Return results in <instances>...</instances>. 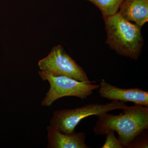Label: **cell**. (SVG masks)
I'll use <instances>...</instances> for the list:
<instances>
[{"instance_id":"6da1fadb","label":"cell","mask_w":148,"mask_h":148,"mask_svg":"<svg viewBox=\"0 0 148 148\" xmlns=\"http://www.w3.org/2000/svg\"><path fill=\"white\" fill-rule=\"evenodd\" d=\"M119 115L105 113L99 115L93 128L96 135H105L108 131L116 132L122 145L129 147L138 135L148 128V107L134 105L122 109Z\"/></svg>"},{"instance_id":"7a4b0ae2","label":"cell","mask_w":148,"mask_h":148,"mask_svg":"<svg viewBox=\"0 0 148 148\" xmlns=\"http://www.w3.org/2000/svg\"><path fill=\"white\" fill-rule=\"evenodd\" d=\"M104 20L106 44L117 54L137 61L144 45L141 27L132 24L119 12Z\"/></svg>"},{"instance_id":"3957f363","label":"cell","mask_w":148,"mask_h":148,"mask_svg":"<svg viewBox=\"0 0 148 148\" xmlns=\"http://www.w3.org/2000/svg\"><path fill=\"white\" fill-rule=\"evenodd\" d=\"M127 106L122 101H112L105 104L93 103L73 109H63L53 112L50 126L64 134L75 133L77 125L84 119L91 116H98L111 111L125 108Z\"/></svg>"},{"instance_id":"277c9868","label":"cell","mask_w":148,"mask_h":148,"mask_svg":"<svg viewBox=\"0 0 148 148\" xmlns=\"http://www.w3.org/2000/svg\"><path fill=\"white\" fill-rule=\"evenodd\" d=\"M39 75L42 80L47 81L50 85L49 90L42 101L41 104L43 106L49 107L59 98L67 96L77 97L84 101L100 87L99 85L92 84L95 82L94 81H79L42 71L39 72Z\"/></svg>"},{"instance_id":"5b68a950","label":"cell","mask_w":148,"mask_h":148,"mask_svg":"<svg viewBox=\"0 0 148 148\" xmlns=\"http://www.w3.org/2000/svg\"><path fill=\"white\" fill-rule=\"evenodd\" d=\"M40 70L56 76H63L81 82L89 81L86 73L66 53L61 45L54 47L47 56L40 60Z\"/></svg>"},{"instance_id":"8992f818","label":"cell","mask_w":148,"mask_h":148,"mask_svg":"<svg viewBox=\"0 0 148 148\" xmlns=\"http://www.w3.org/2000/svg\"><path fill=\"white\" fill-rule=\"evenodd\" d=\"M99 92L102 98L112 101L132 102L136 105L148 107V91L138 88H122L101 81Z\"/></svg>"},{"instance_id":"52a82bcc","label":"cell","mask_w":148,"mask_h":148,"mask_svg":"<svg viewBox=\"0 0 148 148\" xmlns=\"http://www.w3.org/2000/svg\"><path fill=\"white\" fill-rule=\"evenodd\" d=\"M47 148H88L85 144L84 132L73 134L62 133L53 127L47 126Z\"/></svg>"},{"instance_id":"ba28073f","label":"cell","mask_w":148,"mask_h":148,"mask_svg":"<svg viewBox=\"0 0 148 148\" xmlns=\"http://www.w3.org/2000/svg\"><path fill=\"white\" fill-rule=\"evenodd\" d=\"M122 16L142 27L148 21V0H125L120 7Z\"/></svg>"},{"instance_id":"9c48e42d","label":"cell","mask_w":148,"mask_h":148,"mask_svg":"<svg viewBox=\"0 0 148 148\" xmlns=\"http://www.w3.org/2000/svg\"><path fill=\"white\" fill-rule=\"evenodd\" d=\"M92 3L101 10L103 19L118 12L125 0H86Z\"/></svg>"},{"instance_id":"30bf717a","label":"cell","mask_w":148,"mask_h":148,"mask_svg":"<svg viewBox=\"0 0 148 148\" xmlns=\"http://www.w3.org/2000/svg\"><path fill=\"white\" fill-rule=\"evenodd\" d=\"M106 140L101 148H123L124 147L115 135L114 131H108L106 133Z\"/></svg>"},{"instance_id":"8fae6325","label":"cell","mask_w":148,"mask_h":148,"mask_svg":"<svg viewBox=\"0 0 148 148\" xmlns=\"http://www.w3.org/2000/svg\"><path fill=\"white\" fill-rule=\"evenodd\" d=\"M145 130L138 135L133 140L129 147L130 148H145L148 147V140L147 135L145 134Z\"/></svg>"}]
</instances>
